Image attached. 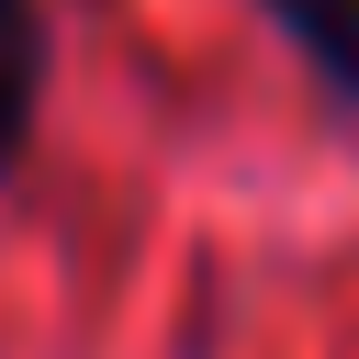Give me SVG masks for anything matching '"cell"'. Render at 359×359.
Masks as SVG:
<instances>
[{"label":"cell","mask_w":359,"mask_h":359,"mask_svg":"<svg viewBox=\"0 0 359 359\" xmlns=\"http://www.w3.org/2000/svg\"><path fill=\"white\" fill-rule=\"evenodd\" d=\"M45 112V0H0V180L22 168Z\"/></svg>","instance_id":"1"},{"label":"cell","mask_w":359,"mask_h":359,"mask_svg":"<svg viewBox=\"0 0 359 359\" xmlns=\"http://www.w3.org/2000/svg\"><path fill=\"white\" fill-rule=\"evenodd\" d=\"M269 22H280L292 56L325 79V101L359 112V0H269Z\"/></svg>","instance_id":"2"}]
</instances>
